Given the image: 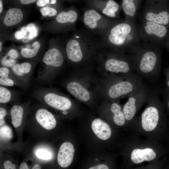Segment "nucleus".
I'll list each match as a JSON object with an SVG mask.
<instances>
[{
	"mask_svg": "<svg viewBox=\"0 0 169 169\" xmlns=\"http://www.w3.org/2000/svg\"><path fill=\"white\" fill-rule=\"evenodd\" d=\"M5 10L4 9V2L0 0V16L3 13Z\"/></svg>",
	"mask_w": 169,
	"mask_h": 169,
	"instance_id": "obj_37",
	"label": "nucleus"
},
{
	"mask_svg": "<svg viewBox=\"0 0 169 169\" xmlns=\"http://www.w3.org/2000/svg\"><path fill=\"white\" fill-rule=\"evenodd\" d=\"M0 84L5 86H17L26 89L28 87L13 73L9 68L1 66Z\"/></svg>",
	"mask_w": 169,
	"mask_h": 169,
	"instance_id": "obj_14",
	"label": "nucleus"
},
{
	"mask_svg": "<svg viewBox=\"0 0 169 169\" xmlns=\"http://www.w3.org/2000/svg\"><path fill=\"white\" fill-rule=\"evenodd\" d=\"M35 3L36 7L39 9L47 6L61 11L65 8L60 0H37Z\"/></svg>",
	"mask_w": 169,
	"mask_h": 169,
	"instance_id": "obj_25",
	"label": "nucleus"
},
{
	"mask_svg": "<svg viewBox=\"0 0 169 169\" xmlns=\"http://www.w3.org/2000/svg\"><path fill=\"white\" fill-rule=\"evenodd\" d=\"M156 156L155 152L151 148L136 149L131 152V159L133 162L138 164L144 161L152 160Z\"/></svg>",
	"mask_w": 169,
	"mask_h": 169,
	"instance_id": "obj_20",
	"label": "nucleus"
},
{
	"mask_svg": "<svg viewBox=\"0 0 169 169\" xmlns=\"http://www.w3.org/2000/svg\"><path fill=\"white\" fill-rule=\"evenodd\" d=\"M134 89L133 84L130 81H123L112 86L109 89L108 94L112 98H116L131 92Z\"/></svg>",
	"mask_w": 169,
	"mask_h": 169,
	"instance_id": "obj_19",
	"label": "nucleus"
},
{
	"mask_svg": "<svg viewBox=\"0 0 169 169\" xmlns=\"http://www.w3.org/2000/svg\"><path fill=\"white\" fill-rule=\"evenodd\" d=\"M140 20L153 22L169 28V2H146L139 16Z\"/></svg>",
	"mask_w": 169,
	"mask_h": 169,
	"instance_id": "obj_7",
	"label": "nucleus"
},
{
	"mask_svg": "<svg viewBox=\"0 0 169 169\" xmlns=\"http://www.w3.org/2000/svg\"><path fill=\"white\" fill-rule=\"evenodd\" d=\"M120 106L117 104L113 103L111 106V110L114 114L113 120L114 122L119 126H122L125 123V117L123 112L121 110Z\"/></svg>",
	"mask_w": 169,
	"mask_h": 169,
	"instance_id": "obj_24",
	"label": "nucleus"
},
{
	"mask_svg": "<svg viewBox=\"0 0 169 169\" xmlns=\"http://www.w3.org/2000/svg\"><path fill=\"white\" fill-rule=\"evenodd\" d=\"M89 169H108V167L106 165L100 164L95 166L90 167Z\"/></svg>",
	"mask_w": 169,
	"mask_h": 169,
	"instance_id": "obj_35",
	"label": "nucleus"
},
{
	"mask_svg": "<svg viewBox=\"0 0 169 169\" xmlns=\"http://www.w3.org/2000/svg\"><path fill=\"white\" fill-rule=\"evenodd\" d=\"M62 113L64 115H66L68 113V111L67 110H64L62 111Z\"/></svg>",
	"mask_w": 169,
	"mask_h": 169,
	"instance_id": "obj_45",
	"label": "nucleus"
},
{
	"mask_svg": "<svg viewBox=\"0 0 169 169\" xmlns=\"http://www.w3.org/2000/svg\"><path fill=\"white\" fill-rule=\"evenodd\" d=\"M4 167L5 169H15L16 166L15 165L9 161H5L3 164Z\"/></svg>",
	"mask_w": 169,
	"mask_h": 169,
	"instance_id": "obj_34",
	"label": "nucleus"
},
{
	"mask_svg": "<svg viewBox=\"0 0 169 169\" xmlns=\"http://www.w3.org/2000/svg\"><path fill=\"white\" fill-rule=\"evenodd\" d=\"M89 7L108 17L120 19L121 5L114 0H84Z\"/></svg>",
	"mask_w": 169,
	"mask_h": 169,
	"instance_id": "obj_10",
	"label": "nucleus"
},
{
	"mask_svg": "<svg viewBox=\"0 0 169 169\" xmlns=\"http://www.w3.org/2000/svg\"><path fill=\"white\" fill-rule=\"evenodd\" d=\"M36 119L38 123L44 128L51 130L55 127L56 121L54 116L45 109L38 110L35 114Z\"/></svg>",
	"mask_w": 169,
	"mask_h": 169,
	"instance_id": "obj_15",
	"label": "nucleus"
},
{
	"mask_svg": "<svg viewBox=\"0 0 169 169\" xmlns=\"http://www.w3.org/2000/svg\"><path fill=\"white\" fill-rule=\"evenodd\" d=\"M39 10L42 18L49 19L54 18L61 11L56 8L47 6L42 7Z\"/></svg>",
	"mask_w": 169,
	"mask_h": 169,
	"instance_id": "obj_27",
	"label": "nucleus"
},
{
	"mask_svg": "<svg viewBox=\"0 0 169 169\" xmlns=\"http://www.w3.org/2000/svg\"><path fill=\"white\" fill-rule=\"evenodd\" d=\"M7 114V112L6 110L4 108L1 107L0 108V119H3Z\"/></svg>",
	"mask_w": 169,
	"mask_h": 169,
	"instance_id": "obj_36",
	"label": "nucleus"
},
{
	"mask_svg": "<svg viewBox=\"0 0 169 169\" xmlns=\"http://www.w3.org/2000/svg\"><path fill=\"white\" fill-rule=\"evenodd\" d=\"M26 26L28 30L26 38L27 44L35 40V39L38 36L41 29L40 27L38 26L35 23H30Z\"/></svg>",
	"mask_w": 169,
	"mask_h": 169,
	"instance_id": "obj_26",
	"label": "nucleus"
},
{
	"mask_svg": "<svg viewBox=\"0 0 169 169\" xmlns=\"http://www.w3.org/2000/svg\"><path fill=\"white\" fill-rule=\"evenodd\" d=\"M0 56L1 66L11 68L18 63V60L10 59L4 54Z\"/></svg>",
	"mask_w": 169,
	"mask_h": 169,
	"instance_id": "obj_32",
	"label": "nucleus"
},
{
	"mask_svg": "<svg viewBox=\"0 0 169 169\" xmlns=\"http://www.w3.org/2000/svg\"><path fill=\"white\" fill-rule=\"evenodd\" d=\"M146 2L150 3L169 2V0H146Z\"/></svg>",
	"mask_w": 169,
	"mask_h": 169,
	"instance_id": "obj_38",
	"label": "nucleus"
},
{
	"mask_svg": "<svg viewBox=\"0 0 169 169\" xmlns=\"http://www.w3.org/2000/svg\"><path fill=\"white\" fill-rule=\"evenodd\" d=\"M91 128L95 135L102 140H107L111 135V131L109 125L100 119L93 120Z\"/></svg>",
	"mask_w": 169,
	"mask_h": 169,
	"instance_id": "obj_17",
	"label": "nucleus"
},
{
	"mask_svg": "<svg viewBox=\"0 0 169 169\" xmlns=\"http://www.w3.org/2000/svg\"><path fill=\"white\" fill-rule=\"evenodd\" d=\"M46 42L43 37L35 40L21 47L20 52L21 59L38 61L45 53Z\"/></svg>",
	"mask_w": 169,
	"mask_h": 169,
	"instance_id": "obj_9",
	"label": "nucleus"
},
{
	"mask_svg": "<svg viewBox=\"0 0 169 169\" xmlns=\"http://www.w3.org/2000/svg\"><path fill=\"white\" fill-rule=\"evenodd\" d=\"M166 85L167 87L169 88V70L167 71V74Z\"/></svg>",
	"mask_w": 169,
	"mask_h": 169,
	"instance_id": "obj_40",
	"label": "nucleus"
},
{
	"mask_svg": "<svg viewBox=\"0 0 169 169\" xmlns=\"http://www.w3.org/2000/svg\"><path fill=\"white\" fill-rule=\"evenodd\" d=\"M101 44L116 49L130 51L141 39L136 21L120 19L101 37Z\"/></svg>",
	"mask_w": 169,
	"mask_h": 169,
	"instance_id": "obj_1",
	"label": "nucleus"
},
{
	"mask_svg": "<svg viewBox=\"0 0 169 169\" xmlns=\"http://www.w3.org/2000/svg\"><path fill=\"white\" fill-rule=\"evenodd\" d=\"M78 0H60L63 3L64 2H76Z\"/></svg>",
	"mask_w": 169,
	"mask_h": 169,
	"instance_id": "obj_42",
	"label": "nucleus"
},
{
	"mask_svg": "<svg viewBox=\"0 0 169 169\" xmlns=\"http://www.w3.org/2000/svg\"><path fill=\"white\" fill-rule=\"evenodd\" d=\"M66 88L69 93L81 101H86L90 98V95L88 91L77 82L69 83L67 85Z\"/></svg>",
	"mask_w": 169,
	"mask_h": 169,
	"instance_id": "obj_21",
	"label": "nucleus"
},
{
	"mask_svg": "<svg viewBox=\"0 0 169 169\" xmlns=\"http://www.w3.org/2000/svg\"><path fill=\"white\" fill-rule=\"evenodd\" d=\"M4 121L3 119H0V126L3 125V124L4 123Z\"/></svg>",
	"mask_w": 169,
	"mask_h": 169,
	"instance_id": "obj_44",
	"label": "nucleus"
},
{
	"mask_svg": "<svg viewBox=\"0 0 169 169\" xmlns=\"http://www.w3.org/2000/svg\"><path fill=\"white\" fill-rule=\"evenodd\" d=\"M32 169H40L41 167L39 165L37 164L34 165Z\"/></svg>",
	"mask_w": 169,
	"mask_h": 169,
	"instance_id": "obj_41",
	"label": "nucleus"
},
{
	"mask_svg": "<svg viewBox=\"0 0 169 169\" xmlns=\"http://www.w3.org/2000/svg\"><path fill=\"white\" fill-rule=\"evenodd\" d=\"M75 150L73 145L70 142H65L60 147L57 161L59 165L62 167L69 166L73 160Z\"/></svg>",
	"mask_w": 169,
	"mask_h": 169,
	"instance_id": "obj_13",
	"label": "nucleus"
},
{
	"mask_svg": "<svg viewBox=\"0 0 169 169\" xmlns=\"http://www.w3.org/2000/svg\"><path fill=\"white\" fill-rule=\"evenodd\" d=\"M136 101L135 98L131 97L124 106L123 113L125 119L127 120L132 119L136 114Z\"/></svg>",
	"mask_w": 169,
	"mask_h": 169,
	"instance_id": "obj_23",
	"label": "nucleus"
},
{
	"mask_svg": "<svg viewBox=\"0 0 169 169\" xmlns=\"http://www.w3.org/2000/svg\"><path fill=\"white\" fill-rule=\"evenodd\" d=\"M79 16V12L75 7L64 8L54 18L44 23L40 27L41 31L54 34L72 31L76 28V23Z\"/></svg>",
	"mask_w": 169,
	"mask_h": 169,
	"instance_id": "obj_3",
	"label": "nucleus"
},
{
	"mask_svg": "<svg viewBox=\"0 0 169 169\" xmlns=\"http://www.w3.org/2000/svg\"><path fill=\"white\" fill-rule=\"evenodd\" d=\"M24 113V108L21 105H15L12 108L10 114L11 122L15 128L19 127L21 124Z\"/></svg>",
	"mask_w": 169,
	"mask_h": 169,
	"instance_id": "obj_22",
	"label": "nucleus"
},
{
	"mask_svg": "<svg viewBox=\"0 0 169 169\" xmlns=\"http://www.w3.org/2000/svg\"><path fill=\"white\" fill-rule=\"evenodd\" d=\"M143 0H122L121 6L125 18L135 21Z\"/></svg>",
	"mask_w": 169,
	"mask_h": 169,
	"instance_id": "obj_16",
	"label": "nucleus"
},
{
	"mask_svg": "<svg viewBox=\"0 0 169 169\" xmlns=\"http://www.w3.org/2000/svg\"><path fill=\"white\" fill-rule=\"evenodd\" d=\"M36 155L38 158L43 160H49L51 157L49 151L43 149L38 150L36 152Z\"/></svg>",
	"mask_w": 169,
	"mask_h": 169,
	"instance_id": "obj_33",
	"label": "nucleus"
},
{
	"mask_svg": "<svg viewBox=\"0 0 169 169\" xmlns=\"http://www.w3.org/2000/svg\"><path fill=\"white\" fill-rule=\"evenodd\" d=\"M166 92L167 93V94L169 97V88L168 89H167L166 91ZM168 107L169 108V100L168 101Z\"/></svg>",
	"mask_w": 169,
	"mask_h": 169,
	"instance_id": "obj_43",
	"label": "nucleus"
},
{
	"mask_svg": "<svg viewBox=\"0 0 169 169\" xmlns=\"http://www.w3.org/2000/svg\"><path fill=\"white\" fill-rule=\"evenodd\" d=\"M37 0H8L9 6L24 7L36 3Z\"/></svg>",
	"mask_w": 169,
	"mask_h": 169,
	"instance_id": "obj_30",
	"label": "nucleus"
},
{
	"mask_svg": "<svg viewBox=\"0 0 169 169\" xmlns=\"http://www.w3.org/2000/svg\"><path fill=\"white\" fill-rule=\"evenodd\" d=\"M139 34L143 43L160 48L167 45L169 29L166 27L153 22L140 20Z\"/></svg>",
	"mask_w": 169,
	"mask_h": 169,
	"instance_id": "obj_4",
	"label": "nucleus"
},
{
	"mask_svg": "<svg viewBox=\"0 0 169 169\" xmlns=\"http://www.w3.org/2000/svg\"><path fill=\"white\" fill-rule=\"evenodd\" d=\"M20 169H28L29 168L27 164L24 162L22 163L19 167Z\"/></svg>",
	"mask_w": 169,
	"mask_h": 169,
	"instance_id": "obj_39",
	"label": "nucleus"
},
{
	"mask_svg": "<svg viewBox=\"0 0 169 169\" xmlns=\"http://www.w3.org/2000/svg\"><path fill=\"white\" fill-rule=\"evenodd\" d=\"M28 10L24 7L9 6L0 16V36H7L27 19Z\"/></svg>",
	"mask_w": 169,
	"mask_h": 169,
	"instance_id": "obj_6",
	"label": "nucleus"
},
{
	"mask_svg": "<svg viewBox=\"0 0 169 169\" xmlns=\"http://www.w3.org/2000/svg\"><path fill=\"white\" fill-rule=\"evenodd\" d=\"M159 119V113L155 107L150 106L146 108L141 116V123L143 129L147 131H151L156 127Z\"/></svg>",
	"mask_w": 169,
	"mask_h": 169,
	"instance_id": "obj_12",
	"label": "nucleus"
},
{
	"mask_svg": "<svg viewBox=\"0 0 169 169\" xmlns=\"http://www.w3.org/2000/svg\"><path fill=\"white\" fill-rule=\"evenodd\" d=\"M33 93L35 96L42 99L48 105L56 109L63 111L71 107V102L68 98L57 94L49 88H38Z\"/></svg>",
	"mask_w": 169,
	"mask_h": 169,
	"instance_id": "obj_8",
	"label": "nucleus"
},
{
	"mask_svg": "<svg viewBox=\"0 0 169 169\" xmlns=\"http://www.w3.org/2000/svg\"><path fill=\"white\" fill-rule=\"evenodd\" d=\"M0 138L3 140H10L13 137V133L11 129L8 125H4L0 128Z\"/></svg>",
	"mask_w": 169,
	"mask_h": 169,
	"instance_id": "obj_31",
	"label": "nucleus"
},
{
	"mask_svg": "<svg viewBox=\"0 0 169 169\" xmlns=\"http://www.w3.org/2000/svg\"><path fill=\"white\" fill-rule=\"evenodd\" d=\"M3 50H5V52H2L0 56L4 54L9 59L18 60L21 59L20 50L14 45L9 47L4 48Z\"/></svg>",
	"mask_w": 169,
	"mask_h": 169,
	"instance_id": "obj_28",
	"label": "nucleus"
},
{
	"mask_svg": "<svg viewBox=\"0 0 169 169\" xmlns=\"http://www.w3.org/2000/svg\"><path fill=\"white\" fill-rule=\"evenodd\" d=\"M3 0L4 2L5 1H8V0Z\"/></svg>",
	"mask_w": 169,
	"mask_h": 169,
	"instance_id": "obj_46",
	"label": "nucleus"
},
{
	"mask_svg": "<svg viewBox=\"0 0 169 169\" xmlns=\"http://www.w3.org/2000/svg\"><path fill=\"white\" fill-rule=\"evenodd\" d=\"M120 19L106 16L90 7L84 10L82 17L86 29L100 38Z\"/></svg>",
	"mask_w": 169,
	"mask_h": 169,
	"instance_id": "obj_5",
	"label": "nucleus"
},
{
	"mask_svg": "<svg viewBox=\"0 0 169 169\" xmlns=\"http://www.w3.org/2000/svg\"><path fill=\"white\" fill-rule=\"evenodd\" d=\"M130 66L127 61L114 58H109L105 63L106 69L114 73H127L130 70Z\"/></svg>",
	"mask_w": 169,
	"mask_h": 169,
	"instance_id": "obj_18",
	"label": "nucleus"
},
{
	"mask_svg": "<svg viewBox=\"0 0 169 169\" xmlns=\"http://www.w3.org/2000/svg\"><path fill=\"white\" fill-rule=\"evenodd\" d=\"M38 62L32 60L17 63L11 68L14 74L28 87Z\"/></svg>",
	"mask_w": 169,
	"mask_h": 169,
	"instance_id": "obj_11",
	"label": "nucleus"
},
{
	"mask_svg": "<svg viewBox=\"0 0 169 169\" xmlns=\"http://www.w3.org/2000/svg\"><path fill=\"white\" fill-rule=\"evenodd\" d=\"M14 91L8 89L5 86H0V103L5 104L9 102L14 95Z\"/></svg>",
	"mask_w": 169,
	"mask_h": 169,
	"instance_id": "obj_29",
	"label": "nucleus"
},
{
	"mask_svg": "<svg viewBox=\"0 0 169 169\" xmlns=\"http://www.w3.org/2000/svg\"><path fill=\"white\" fill-rule=\"evenodd\" d=\"M48 43V48L41 60L36 78L38 81L43 84H49L51 81L55 71L63 64L66 55L60 38H52Z\"/></svg>",
	"mask_w": 169,
	"mask_h": 169,
	"instance_id": "obj_2",
	"label": "nucleus"
}]
</instances>
